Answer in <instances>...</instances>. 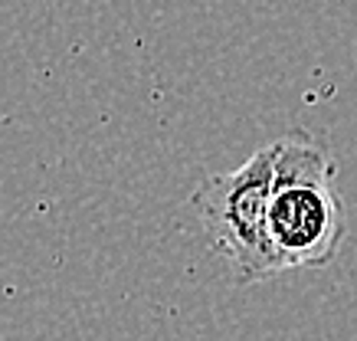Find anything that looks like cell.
I'll use <instances>...</instances> for the list:
<instances>
[{"label":"cell","mask_w":357,"mask_h":341,"mask_svg":"<svg viewBox=\"0 0 357 341\" xmlns=\"http://www.w3.org/2000/svg\"><path fill=\"white\" fill-rule=\"evenodd\" d=\"M269 233L282 269L331 266L347 236V213L335 188V158L302 128L275 142Z\"/></svg>","instance_id":"6da1fadb"},{"label":"cell","mask_w":357,"mask_h":341,"mask_svg":"<svg viewBox=\"0 0 357 341\" xmlns=\"http://www.w3.org/2000/svg\"><path fill=\"white\" fill-rule=\"evenodd\" d=\"M272 184H275V142L259 148L236 171L210 174L190 194L206 240L227 259L236 286H256L285 273L269 233Z\"/></svg>","instance_id":"7a4b0ae2"}]
</instances>
